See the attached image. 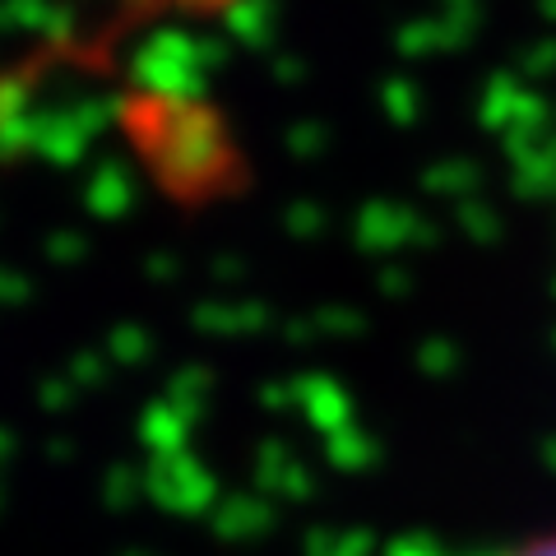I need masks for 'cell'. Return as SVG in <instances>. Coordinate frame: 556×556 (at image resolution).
<instances>
[{
	"label": "cell",
	"mask_w": 556,
	"mask_h": 556,
	"mask_svg": "<svg viewBox=\"0 0 556 556\" xmlns=\"http://www.w3.org/2000/svg\"><path fill=\"white\" fill-rule=\"evenodd\" d=\"M492 556H556V533L529 538V543H519V547H506V552H492Z\"/></svg>",
	"instance_id": "cell-1"
}]
</instances>
